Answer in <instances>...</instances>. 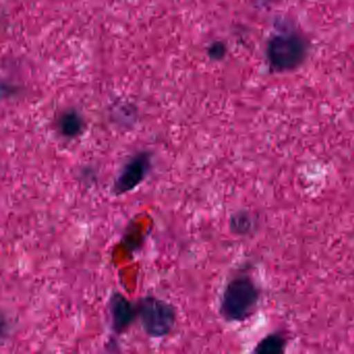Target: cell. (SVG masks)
Masks as SVG:
<instances>
[{"instance_id":"6da1fadb","label":"cell","mask_w":354,"mask_h":354,"mask_svg":"<svg viewBox=\"0 0 354 354\" xmlns=\"http://www.w3.org/2000/svg\"><path fill=\"white\" fill-rule=\"evenodd\" d=\"M260 290L252 277L239 275L227 283L223 290L219 314L227 322H244L258 308Z\"/></svg>"},{"instance_id":"7a4b0ae2","label":"cell","mask_w":354,"mask_h":354,"mask_svg":"<svg viewBox=\"0 0 354 354\" xmlns=\"http://www.w3.org/2000/svg\"><path fill=\"white\" fill-rule=\"evenodd\" d=\"M136 308L142 329L149 337H167L173 330L177 320V313L173 304L148 295L138 301Z\"/></svg>"},{"instance_id":"3957f363","label":"cell","mask_w":354,"mask_h":354,"mask_svg":"<svg viewBox=\"0 0 354 354\" xmlns=\"http://www.w3.org/2000/svg\"><path fill=\"white\" fill-rule=\"evenodd\" d=\"M152 167V154L140 151L131 157L120 171L113 182V192L120 196L136 189L146 180Z\"/></svg>"},{"instance_id":"277c9868","label":"cell","mask_w":354,"mask_h":354,"mask_svg":"<svg viewBox=\"0 0 354 354\" xmlns=\"http://www.w3.org/2000/svg\"><path fill=\"white\" fill-rule=\"evenodd\" d=\"M111 328L117 335L125 333L136 318L138 308L120 292H113L109 301Z\"/></svg>"},{"instance_id":"5b68a950","label":"cell","mask_w":354,"mask_h":354,"mask_svg":"<svg viewBox=\"0 0 354 354\" xmlns=\"http://www.w3.org/2000/svg\"><path fill=\"white\" fill-rule=\"evenodd\" d=\"M271 59L277 65L288 66L294 64L301 55V44L296 43L293 39L277 38L275 43L271 44Z\"/></svg>"},{"instance_id":"8992f818","label":"cell","mask_w":354,"mask_h":354,"mask_svg":"<svg viewBox=\"0 0 354 354\" xmlns=\"http://www.w3.org/2000/svg\"><path fill=\"white\" fill-rule=\"evenodd\" d=\"M84 121L76 111H68L62 115L59 121V128L66 138H75L82 133Z\"/></svg>"},{"instance_id":"52a82bcc","label":"cell","mask_w":354,"mask_h":354,"mask_svg":"<svg viewBox=\"0 0 354 354\" xmlns=\"http://www.w3.org/2000/svg\"><path fill=\"white\" fill-rule=\"evenodd\" d=\"M287 339L281 333H270L257 344L254 353H283Z\"/></svg>"},{"instance_id":"ba28073f","label":"cell","mask_w":354,"mask_h":354,"mask_svg":"<svg viewBox=\"0 0 354 354\" xmlns=\"http://www.w3.org/2000/svg\"><path fill=\"white\" fill-rule=\"evenodd\" d=\"M250 227H252V219L248 213L239 212L232 217L231 229L235 233H248V231H250Z\"/></svg>"}]
</instances>
